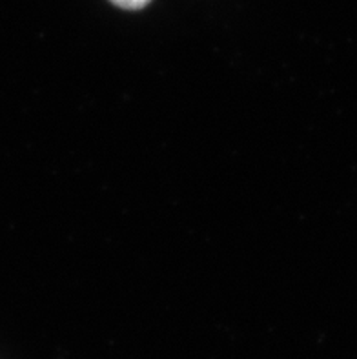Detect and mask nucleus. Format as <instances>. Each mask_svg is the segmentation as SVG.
I'll return each mask as SVG.
<instances>
[{
    "label": "nucleus",
    "instance_id": "1",
    "mask_svg": "<svg viewBox=\"0 0 357 359\" xmlns=\"http://www.w3.org/2000/svg\"><path fill=\"white\" fill-rule=\"evenodd\" d=\"M112 2L122 9H140L149 4V0H112Z\"/></svg>",
    "mask_w": 357,
    "mask_h": 359
}]
</instances>
